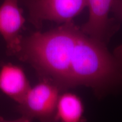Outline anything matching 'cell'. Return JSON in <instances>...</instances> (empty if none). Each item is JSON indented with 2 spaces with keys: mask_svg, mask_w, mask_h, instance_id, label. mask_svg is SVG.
<instances>
[{
  "mask_svg": "<svg viewBox=\"0 0 122 122\" xmlns=\"http://www.w3.org/2000/svg\"><path fill=\"white\" fill-rule=\"evenodd\" d=\"M111 11L116 17L122 21V0H114Z\"/></svg>",
  "mask_w": 122,
  "mask_h": 122,
  "instance_id": "obj_8",
  "label": "cell"
},
{
  "mask_svg": "<svg viewBox=\"0 0 122 122\" xmlns=\"http://www.w3.org/2000/svg\"><path fill=\"white\" fill-rule=\"evenodd\" d=\"M30 88L24 70L11 63L5 64L0 70V90L19 103Z\"/></svg>",
  "mask_w": 122,
  "mask_h": 122,
  "instance_id": "obj_6",
  "label": "cell"
},
{
  "mask_svg": "<svg viewBox=\"0 0 122 122\" xmlns=\"http://www.w3.org/2000/svg\"><path fill=\"white\" fill-rule=\"evenodd\" d=\"M84 105L80 97L71 92L60 94L54 120L63 122L83 121Z\"/></svg>",
  "mask_w": 122,
  "mask_h": 122,
  "instance_id": "obj_7",
  "label": "cell"
},
{
  "mask_svg": "<svg viewBox=\"0 0 122 122\" xmlns=\"http://www.w3.org/2000/svg\"><path fill=\"white\" fill-rule=\"evenodd\" d=\"M3 120V119H1V118H0V121H2V120Z\"/></svg>",
  "mask_w": 122,
  "mask_h": 122,
  "instance_id": "obj_9",
  "label": "cell"
},
{
  "mask_svg": "<svg viewBox=\"0 0 122 122\" xmlns=\"http://www.w3.org/2000/svg\"><path fill=\"white\" fill-rule=\"evenodd\" d=\"M16 56L61 91L85 86L101 93L122 80V60L73 21L23 38Z\"/></svg>",
  "mask_w": 122,
  "mask_h": 122,
  "instance_id": "obj_1",
  "label": "cell"
},
{
  "mask_svg": "<svg viewBox=\"0 0 122 122\" xmlns=\"http://www.w3.org/2000/svg\"><path fill=\"white\" fill-rule=\"evenodd\" d=\"M29 20L36 27L44 21L63 24L73 20L86 7V0H26Z\"/></svg>",
  "mask_w": 122,
  "mask_h": 122,
  "instance_id": "obj_3",
  "label": "cell"
},
{
  "mask_svg": "<svg viewBox=\"0 0 122 122\" xmlns=\"http://www.w3.org/2000/svg\"><path fill=\"white\" fill-rule=\"evenodd\" d=\"M61 91L57 85L45 80L30 86L19 103L18 111L22 115L20 120H54Z\"/></svg>",
  "mask_w": 122,
  "mask_h": 122,
  "instance_id": "obj_2",
  "label": "cell"
},
{
  "mask_svg": "<svg viewBox=\"0 0 122 122\" xmlns=\"http://www.w3.org/2000/svg\"><path fill=\"white\" fill-rule=\"evenodd\" d=\"M89 17L81 30L93 39L104 42L110 28L109 14L114 0H86Z\"/></svg>",
  "mask_w": 122,
  "mask_h": 122,
  "instance_id": "obj_5",
  "label": "cell"
},
{
  "mask_svg": "<svg viewBox=\"0 0 122 122\" xmlns=\"http://www.w3.org/2000/svg\"><path fill=\"white\" fill-rule=\"evenodd\" d=\"M18 1L4 0L0 6V35L11 56H16L19 51L23 39L20 32L25 22Z\"/></svg>",
  "mask_w": 122,
  "mask_h": 122,
  "instance_id": "obj_4",
  "label": "cell"
}]
</instances>
